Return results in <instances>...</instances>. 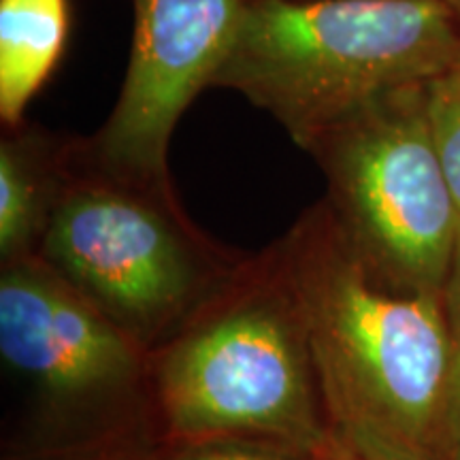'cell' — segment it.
Wrapping results in <instances>:
<instances>
[{"label":"cell","instance_id":"1","mask_svg":"<svg viewBox=\"0 0 460 460\" xmlns=\"http://www.w3.org/2000/svg\"><path fill=\"white\" fill-rule=\"evenodd\" d=\"M278 243L332 439L376 460H450L446 296L379 281L324 199Z\"/></svg>","mask_w":460,"mask_h":460},{"label":"cell","instance_id":"2","mask_svg":"<svg viewBox=\"0 0 460 460\" xmlns=\"http://www.w3.org/2000/svg\"><path fill=\"white\" fill-rule=\"evenodd\" d=\"M0 460H141L158 447L149 352L41 256L0 264Z\"/></svg>","mask_w":460,"mask_h":460},{"label":"cell","instance_id":"3","mask_svg":"<svg viewBox=\"0 0 460 460\" xmlns=\"http://www.w3.org/2000/svg\"><path fill=\"white\" fill-rule=\"evenodd\" d=\"M158 447L256 437L331 444L301 305L279 243L245 254L188 318L149 349Z\"/></svg>","mask_w":460,"mask_h":460},{"label":"cell","instance_id":"4","mask_svg":"<svg viewBox=\"0 0 460 460\" xmlns=\"http://www.w3.org/2000/svg\"><path fill=\"white\" fill-rule=\"evenodd\" d=\"M458 51L444 0H247L211 88L245 96L305 152L369 101L427 84Z\"/></svg>","mask_w":460,"mask_h":460},{"label":"cell","instance_id":"5","mask_svg":"<svg viewBox=\"0 0 460 460\" xmlns=\"http://www.w3.org/2000/svg\"><path fill=\"white\" fill-rule=\"evenodd\" d=\"M37 256L147 352L245 258L190 220L171 180L109 169L75 137Z\"/></svg>","mask_w":460,"mask_h":460},{"label":"cell","instance_id":"6","mask_svg":"<svg viewBox=\"0 0 460 460\" xmlns=\"http://www.w3.org/2000/svg\"><path fill=\"white\" fill-rule=\"evenodd\" d=\"M305 152L320 166L324 200L371 273L394 290L444 295L460 216L430 128L427 84L369 101Z\"/></svg>","mask_w":460,"mask_h":460},{"label":"cell","instance_id":"7","mask_svg":"<svg viewBox=\"0 0 460 460\" xmlns=\"http://www.w3.org/2000/svg\"><path fill=\"white\" fill-rule=\"evenodd\" d=\"M132 41L118 102L88 152L109 169L166 181L172 132L214 85L247 0H130Z\"/></svg>","mask_w":460,"mask_h":460},{"label":"cell","instance_id":"8","mask_svg":"<svg viewBox=\"0 0 460 460\" xmlns=\"http://www.w3.org/2000/svg\"><path fill=\"white\" fill-rule=\"evenodd\" d=\"M66 137L20 124L0 139V264L34 256L65 181Z\"/></svg>","mask_w":460,"mask_h":460},{"label":"cell","instance_id":"9","mask_svg":"<svg viewBox=\"0 0 460 460\" xmlns=\"http://www.w3.org/2000/svg\"><path fill=\"white\" fill-rule=\"evenodd\" d=\"M68 0H0V122L24 113L66 48Z\"/></svg>","mask_w":460,"mask_h":460},{"label":"cell","instance_id":"10","mask_svg":"<svg viewBox=\"0 0 460 460\" xmlns=\"http://www.w3.org/2000/svg\"><path fill=\"white\" fill-rule=\"evenodd\" d=\"M427 109L460 216V51L444 71L427 82Z\"/></svg>","mask_w":460,"mask_h":460},{"label":"cell","instance_id":"11","mask_svg":"<svg viewBox=\"0 0 460 460\" xmlns=\"http://www.w3.org/2000/svg\"><path fill=\"white\" fill-rule=\"evenodd\" d=\"M326 447V446H324ZM256 437H217L160 446L141 460H322V452Z\"/></svg>","mask_w":460,"mask_h":460},{"label":"cell","instance_id":"12","mask_svg":"<svg viewBox=\"0 0 460 460\" xmlns=\"http://www.w3.org/2000/svg\"><path fill=\"white\" fill-rule=\"evenodd\" d=\"M446 315L450 335V379H447V435L452 450L460 446V239L450 279L446 284Z\"/></svg>","mask_w":460,"mask_h":460},{"label":"cell","instance_id":"13","mask_svg":"<svg viewBox=\"0 0 460 460\" xmlns=\"http://www.w3.org/2000/svg\"><path fill=\"white\" fill-rule=\"evenodd\" d=\"M322 460H376V458H369L365 456V454L349 450V447L339 444V441L331 439V444L324 447V452H322Z\"/></svg>","mask_w":460,"mask_h":460},{"label":"cell","instance_id":"14","mask_svg":"<svg viewBox=\"0 0 460 460\" xmlns=\"http://www.w3.org/2000/svg\"><path fill=\"white\" fill-rule=\"evenodd\" d=\"M444 3L450 7V11L456 15V20L460 22V0H444Z\"/></svg>","mask_w":460,"mask_h":460},{"label":"cell","instance_id":"15","mask_svg":"<svg viewBox=\"0 0 460 460\" xmlns=\"http://www.w3.org/2000/svg\"><path fill=\"white\" fill-rule=\"evenodd\" d=\"M450 460H460V446H456L450 454Z\"/></svg>","mask_w":460,"mask_h":460}]
</instances>
